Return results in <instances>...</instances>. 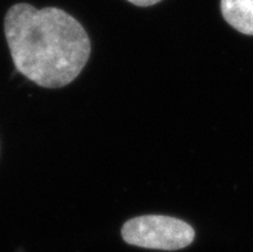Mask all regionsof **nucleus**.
Returning a JSON list of instances; mask_svg holds the SVG:
<instances>
[{"label":"nucleus","mask_w":253,"mask_h":252,"mask_svg":"<svg viewBox=\"0 0 253 252\" xmlns=\"http://www.w3.org/2000/svg\"><path fill=\"white\" fill-rule=\"evenodd\" d=\"M4 32L16 70L36 85L58 89L70 85L86 66L91 42L70 13L18 3L8 9Z\"/></svg>","instance_id":"obj_1"},{"label":"nucleus","mask_w":253,"mask_h":252,"mask_svg":"<svg viewBox=\"0 0 253 252\" xmlns=\"http://www.w3.org/2000/svg\"><path fill=\"white\" fill-rule=\"evenodd\" d=\"M121 236L131 246L162 251H177L190 246L196 230L189 223L166 215H143L122 225Z\"/></svg>","instance_id":"obj_2"},{"label":"nucleus","mask_w":253,"mask_h":252,"mask_svg":"<svg viewBox=\"0 0 253 252\" xmlns=\"http://www.w3.org/2000/svg\"><path fill=\"white\" fill-rule=\"evenodd\" d=\"M222 17L244 35H253V0H221Z\"/></svg>","instance_id":"obj_3"},{"label":"nucleus","mask_w":253,"mask_h":252,"mask_svg":"<svg viewBox=\"0 0 253 252\" xmlns=\"http://www.w3.org/2000/svg\"><path fill=\"white\" fill-rule=\"evenodd\" d=\"M127 1L136 6H151L154 5V4L160 3L162 0H127Z\"/></svg>","instance_id":"obj_4"}]
</instances>
